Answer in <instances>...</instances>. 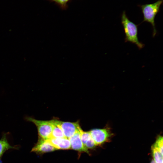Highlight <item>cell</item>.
Wrapping results in <instances>:
<instances>
[{
	"mask_svg": "<svg viewBox=\"0 0 163 163\" xmlns=\"http://www.w3.org/2000/svg\"><path fill=\"white\" fill-rule=\"evenodd\" d=\"M80 137L81 141L84 146L86 142L91 138L89 131L85 132L82 129L80 132Z\"/></svg>",
	"mask_w": 163,
	"mask_h": 163,
	"instance_id": "14",
	"label": "cell"
},
{
	"mask_svg": "<svg viewBox=\"0 0 163 163\" xmlns=\"http://www.w3.org/2000/svg\"><path fill=\"white\" fill-rule=\"evenodd\" d=\"M151 150L153 160L155 163H163V155L153 145L151 147Z\"/></svg>",
	"mask_w": 163,
	"mask_h": 163,
	"instance_id": "11",
	"label": "cell"
},
{
	"mask_svg": "<svg viewBox=\"0 0 163 163\" xmlns=\"http://www.w3.org/2000/svg\"><path fill=\"white\" fill-rule=\"evenodd\" d=\"M121 23L125 36V42L134 44L139 50L143 48L144 44L138 39V25L129 19L125 11L123 12L121 15Z\"/></svg>",
	"mask_w": 163,
	"mask_h": 163,
	"instance_id": "1",
	"label": "cell"
},
{
	"mask_svg": "<svg viewBox=\"0 0 163 163\" xmlns=\"http://www.w3.org/2000/svg\"><path fill=\"white\" fill-rule=\"evenodd\" d=\"M51 144L57 149L67 150L71 149V143L69 139L51 138L48 139Z\"/></svg>",
	"mask_w": 163,
	"mask_h": 163,
	"instance_id": "8",
	"label": "cell"
},
{
	"mask_svg": "<svg viewBox=\"0 0 163 163\" xmlns=\"http://www.w3.org/2000/svg\"><path fill=\"white\" fill-rule=\"evenodd\" d=\"M15 146L11 145L8 142L5 134H4L0 139V160L4 153L11 149H16Z\"/></svg>",
	"mask_w": 163,
	"mask_h": 163,
	"instance_id": "9",
	"label": "cell"
},
{
	"mask_svg": "<svg viewBox=\"0 0 163 163\" xmlns=\"http://www.w3.org/2000/svg\"><path fill=\"white\" fill-rule=\"evenodd\" d=\"M150 163H155L153 160H152L151 162Z\"/></svg>",
	"mask_w": 163,
	"mask_h": 163,
	"instance_id": "16",
	"label": "cell"
},
{
	"mask_svg": "<svg viewBox=\"0 0 163 163\" xmlns=\"http://www.w3.org/2000/svg\"><path fill=\"white\" fill-rule=\"evenodd\" d=\"M26 119L27 121L33 123L36 126L39 138L48 139L51 137L53 120H39L30 117H26Z\"/></svg>",
	"mask_w": 163,
	"mask_h": 163,
	"instance_id": "3",
	"label": "cell"
},
{
	"mask_svg": "<svg viewBox=\"0 0 163 163\" xmlns=\"http://www.w3.org/2000/svg\"><path fill=\"white\" fill-rule=\"evenodd\" d=\"M163 3V0H158L152 4H147L139 5L143 17L142 22H147L151 24L153 28L152 36L156 35L157 31L155 23V18L160 11V7Z\"/></svg>",
	"mask_w": 163,
	"mask_h": 163,
	"instance_id": "2",
	"label": "cell"
},
{
	"mask_svg": "<svg viewBox=\"0 0 163 163\" xmlns=\"http://www.w3.org/2000/svg\"><path fill=\"white\" fill-rule=\"evenodd\" d=\"M153 146L156 148L163 155V137L159 136Z\"/></svg>",
	"mask_w": 163,
	"mask_h": 163,
	"instance_id": "13",
	"label": "cell"
},
{
	"mask_svg": "<svg viewBox=\"0 0 163 163\" xmlns=\"http://www.w3.org/2000/svg\"><path fill=\"white\" fill-rule=\"evenodd\" d=\"M51 2H54L62 10H66L68 7V3L71 0H47Z\"/></svg>",
	"mask_w": 163,
	"mask_h": 163,
	"instance_id": "12",
	"label": "cell"
},
{
	"mask_svg": "<svg viewBox=\"0 0 163 163\" xmlns=\"http://www.w3.org/2000/svg\"><path fill=\"white\" fill-rule=\"evenodd\" d=\"M96 146L94 141L91 137L86 142L84 146L88 150V149H93Z\"/></svg>",
	"mask_w": 163,
	"mask_h": 163,
	"instance_id": "15",
	"label": "cell"
},
{
	"mask_svg": "<svg viewBox=\"0 0 163 163\" xmlns=\"http://www.w3.org/2000/svg\"><path fill=\"white\" fill-rule=\"evenodd\" d=\"M59 122L65 137L68 139L82 129L78 122H70L59 121Z\"/></svg>",
	"mask_w": 163,
	"mask_h": 163,
	"instance_id": "6",
	"label": "cell"
},
{
	"mask_svg": "<svg viewBox=\"0 0 163 163\" xmlns=\"http://www.w3.org/2000/svg\"><path fill=\"white\" fill-rule=\"evenodd\" d=\"M82 129L69 139L71 143V149L79 152L89 153L88 150L85 147L81 140L80 132Z\"/></svg>",
	"mask_w": 163,
	"mask_h": 163,
	"instance_id": "7",
	"label": "cell"
},
{
	"mask_svg": "<svg viewBox=\"0 0 163 163\" xmlns=\"http://www.w3.org/2000/svg\"><path fill=\"white\" fill-rule=\"evenodd\" d=\"M89 132L96 146L107 142L112 135L110 128L107 127L102 129H92Z\"/></svg>",
	"mask_w": 163,
	"mask_h": 163,
	"instance_id": "4",
	"label": "cell"
},
{
	"mask_svg": "<svg viewBox=\"0 0 163 163\" xmlns=\"http://www.w3.org/2000/svg\"><path fill=\"white\" fill-rule=\"evenodd\" d=\"M59 121L56 120H53V127L51 138H58L65 137Z\"/></svg>",
	"mask_w": 163,
	"mask_h": 163,
	"instance_id": "10",
	"label": "cell"
},
{
	"mask_svg": "<svg viewBox=\"0 0 163 163\" xmlns=\"http://www.w3.org/2000/svg\"><path fill=\"white\" fill-rule=\"evenodd\" d=\"M57 149L51 144L49 139L39 138L37 143L32 148L31 152L38 154L54 151Z\"/></svg>",
	"mask_w": 163,
	"mask_h": 163,
	"instance_id": "5",
	"label": "cell"
}]
</instances>
